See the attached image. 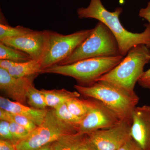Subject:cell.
<instances>
[{
	"label": "cell",
	"instance_id": "obj_1",
	"mask_svg": "<svg viewBox=\"0 0 150 150\" xmlns=\"http://www.w3.org/2000/svg\"><path fill=\"white\" fill-rule=\"evenodd\" d=\"M123 12L121 7L116 8L113 12L108 11L101 0H91L88 6L78 9V17L93 18L104 23L110 30L118 43L120 54L124 56L131 48L139 45H144L150 48V25H145V30L135 33L125 29L120 22L119 16Z\"/></svg>",
	"mask_w": 150,
	"mask_h": 150
},
{
	"label": "cell",
	"instance_id": "obj_2",
	"mask_svg": "<svg viewBox=\"0 0 150 150\" xmlns=\"http://www.w3.org/2000/svg\"><path fill=\"white\" fill-rule=\"evenodd\" d=\"M74 87L80 94L101 101L121 121L131 125L133 112L139 101L136 93H131L103 81L88 86L76 85Z\"/></svg>",
	"mask_w": 150,
	"mask_h": 150
},
{
	"label": "cell",
	"instance_id": "obj_3",
	"mask_svg": "<svg viewBox=\"0 0 150 150\" xmlns=\"http://www.w3.org/2000/svg\"><path fill=\"white\" fill-rule=\"evenodd\" d=\"M150 61V48L144 45L134 46L118 65L96 81L107 82L133 93L136 83L144 72L145 65Z\"/></svg>",
	"mask_w": 150,
	"mask_h": 150
},
{
	"label": "cell",
	"instance_id": "obj_4",
	"mask_svg": "<svg viewBox=\"0 0 150 150\" xmlns=\"http://www.w3.org/2000/svg\"><path fill=\"white\" fill-rule=\"evenodd\" d=\"M124 56L96 57L83 59L72 64L56 65L40 71V74H58L74 78L81 86L96 82L101 76L110 71L124 59Z\"/></svg>",
	"mask_w": 150,
	"mask_h": 150
},
{
	"label": "cell",
	"instance_id": "obj_5",
	"mask_svg": "<svg viewBox=\"0 0 150 150\" xmlns=\"http://www.w3.org/2000/svg\"><path fill=\"white\" fill-rule=\"evenodd\" d=\"M119 56L121 55L115 36L106 25L98 21L91 34L58 65L69 64L89 58Z\"/></svg>",
	"mask_w": 150,
	"mask_h": 150
},
{
	"label": "cell",
	"instance_id": "obj_6",
	"mask_svg": "<svg viewBox=\"0 0 150 150\" xmlns=\"http://www.w3.org/2000/svg\"><path fill=\"white\" fill-rule=\"evenodd\" d=\"M79 133V128L59 118L54 108L48 109L42 124L15 145L16 150H35L62 136Z\"/></svg>",
	"mask_w": 150,
	"mask_h": 150
},
{
	"label": "cell",
	"instance_id": "obj_7",
	"mask_svg": "<svg viewBox=\"0 0 150 150\" xmlns=\"http://www.w3.org/2000/svg\"><path fill=\"white\" fill-rule=\"evenodd\" d=\"M93 30V28L83 30L66 35L49 30L48 44L41 61L40 71L58 65L68 58Z\"/></svg>",
	"mask_w": 150,
	"mask_h": 150
},
{
	"label": "cell",
	"instance_id": "obj_8",
	"mask_svg": "<svg viewBox=\"0 0 150 150\" xmlns=\"http://www.w3.org/2000/svg\"><path fill=\"white\" fill-rule=\"evenodd\" d=\"M92 100L91 108L80 123L79 133L88 134L97 130L109 129L122 121L101 101Z\"/></svg>",
	"mask_w": 150,
	"mask_h": 150
},
{
	"label": "cell",
	"instance_id": "obj_9",
	"mask_svg": "<svg viewBox=\"0 0 150 150\" xmlns=\"http://www.w3.org/2000/svg\"><path fill=\"white\" fill-rule=\"evenodd\" d=\"M131 125L121 121L109 129H101L87 134L98 150H117L132 139Z\"/></svg>",
	"mask_w": 150,
	"mask_h": 150
},
{
	"label": "cell",
	"instance_id": "obj_10",
	"mask_svg": "<svg viewBox=\"0 0 150 150\" xmlns=\"http://www.w3.org/2000/svg\"><path fill=\"white\" fill-rule=\"evenodd\" d=\"M49 32V30H33L25 35L6 38L1 42L26 53L32 60L41 62L47 48Z\"/></svg>",
	"mask_w": 150,
	"mask_h": 150
},
{
	"label": "cell",
	"instance_id": "obj_11",
	"mask_svg": "<svg viewBox=\"0 0 150 150\" xmlns=\"http://www.w3.org/2000/svg\"><path fill=\"white\" fill-rule=\"evenodd\" d=\"M38 75L25 77H15L8 71L0 68V89L14 101L26 104L28 92L33 86V80Z\"/></svg>",
	"mask_w": 150,
	"mask_h": 150
},
{
	"label": "cell",
	"instance_id": "obj_12",
	"mask_svg": "<svg viewBox=\"0 0 150 150\" xmlns=\"http://www.w3.org/2000/svg\"><path fill=\"white\" fill-rule=\"evenodd\" d=\"M132 139L143 150H150V105L137 106L132 115Z\"/></svg>",
	"mask_w": 150,
	"mask_h": 150
},
{
	"label": "cell",
	"instance_id": "obj_13",
	"mask_svg": "<svg viewBox=\"0 0 150 150\" xmlns=\"http://www.w3.org/2000/svg\"><path fill=\"white\" fill-rule=\"evenodd\" d=\"M0 108L8 112L26 117L37 126H40L43 123L48 111L47 109L40 110L28 107L25 104L11 101L2 96L0 97Z\"/></svg>",
	"mask_w": 150,
	"mask_h": 150
},
{
	"label": "cell",
	"instance_id": "obj_14",
	"mask_svg": "<svg viewBox=\"0 0 150 150\" xmlns=\"http://www.w3.org/2000/svg\"><path fill=\"white\" fill-rule=\"evenodd\" d=\"M40 90L45 97L47 106L54 109L60 105L65 103L68 100L80 96V93L78 91H69L65 89Z\"/></svg>",
	"mask_w": 150,
	"mask_h": 150
},
{
	"label": "cell",
	"instance_id": "obj_15",
	"mask_svg": "<svg viewBox=\"0 0 150 150\" xmlns=\"http://www.w3.org/2000/svg\"><path fill=\"white\" fill-rule=\"evenodd\" d=\"M41 62L31 60L27 62L17 63L8 71L15 77L21 78L38 74L41 70Z\"/></svg>",
	"mask_w": 150,
	"mask_h": 150
},
{
	"label": "cell",
	"instance_id": "obj_16",
	"mask_svg": "<svg viewBox=\"0 0 150 150\" xmlns=\"http://www.w3.org/2000/svg\"><path fill=\"white\" fill-rule=\"evenodd\" d=\"M86 135L79 132L62 136L53 142V150H77Z\"/></svg>",
	"mask_w": 150,
	"mask_h": 150
},
{
	"label": "cell",
	"instance_id": "obj_17",
	"mask_svg": "<svg viewBox=\"0 0 150 150\" xmlns=\"http://www.w3.org/2000/svg\"><path fill=\"white\" fill-rule=\"evenodd\" d=\"M0 59H6L16 63L32 60L28 54L7 46L1 42H0Z\"/></svg>",
	"mask_w": 150,
	"mask_h": 150
},
{
	"label": "cell",
	"instance_id": "obj_18",
	"mask_svg": "<svg viewBox=\"0 0 150 150\" xmlns=\"http://www.w3.org/2000/svg\"><path fill=\"white\" fill-rule=\"evenodd\" d=\"M79 97L73 98L66 102L68 109L73 114L83 118L89 111L92 105L93 100L80 99Z\"/></svg>",
	"mask_w": 150,
	"mask_h": 150
},
{
	"label": "cell",
	"instance_id": "obj_19",
	"mask_svg": "<svg viewBox=\"0 0 150 150\" xmlns=\"http://www.w3.org/2000/svg\"><path fill=\"white\" fill-rule=\"evenodd\" d=\"M0 120L8 122H15L27 129L30 133L35 130L38 126L26 117L19 114L12 113L1 108L0 109Z\"/></svg>",
	"mask_w": 150,
	"mask_h": 150
},
{
	"label": "cell",
	"instance_id": "obj_20",
	"mask_svg": "<svg viewBox=\"0 0 150 150\" xmlns=\"http://www.w3.org/2000/svg\"><path fill=\"white\" fill-rule=\"evenodd\" d=\"M32 29L18 25L13 27L1 21L0 23V41L6 38L17 37L30 33L33 31Z\"/></svg>",
	"mask_w": 150,
	"mask_h": 150
},
{
	"label": "cell",
	"instance_id": "obj_21",
	"mask_svg": "<svg viewBox=\"0 0 150 150\" xmlns=\"http://www.w3.org/2000/svg\"><path fill=\"white\" fill-rule=\"evenodd\" d=\"M27 102L30 107L35 109L44 110L47 107L45 97L41 90L32 86L28 92Z\"/></svg>",
	"mask_w": 150,
	"mask_h": 150
},
{
	"label": "cell",
	"instance_id": "obj_22",
	"mask_svg": "<svg viewBox=\"0 0 150 150\" xmlns=\"http://www.w3.org/2000/svg\"><path fill=\"white\" fill-rule=\"evenodd\" d=\"M57 116L62 121L79 128L82 118L73 114L68 109L66 103L54 108Z\"/></svg>",
	"mask_w": 150,
	"mask_h": 150
},
{
	"label": "cell",
	"instance_id": "obj_23",
	"mask_svg": "<svg viewBox=\"0 0 150 150\" xmlns=\"http://www.w3.org/2000/svg\"><path fill=\"white\" fill-rule=\"evenodd\" d=\"M9 123L10 130L13 137L15 145L18 142L25 139L30 133L27 129L17 123L14 122Z\"/></svg>",
	"mask_w": 150,
	"mask_h": 150
},
{
	"label": "cell",
	"instance_id": "obj_24",
	"mask_svg": "<svg viewBox=\"0 0 150 150\" xmlns=\"http://www.w3.org/2000/svg\"><path fill=\"white\" fill-rule=\"evenodd\" d=\"M10 123L8 121H0V137L1 139L9 141L15 145L13 137L9 128Z\"/></svg>",
	"mask_w": 150,
	"mask_h": 150
},
{
	"label": "cell",
	"instance_id": "obj_25",
	"mask_svg": "<svg viewBox=\"0 0 150 150\" xmlns=\"http://www.w3.org/2000/svg\"><path fill=\"white\" fill-rule=\"evenodd\" d=\"M77 150H98L96 146L86 134Z\"/></svg>",
	"mask_w": 150,
	"mask_h": 150
},
{
	"label": "cell",
	"instance_id": "obj_26",
	"mask_svg": "<svg viewBox=\"0 0 150 150\" xmlns=\"http://www.w3.org/2000/svg\"><path fill=\"white\" fill-rule=\"evenodd\" d=\"M141 87L147 89L150 91V69L144 71L138 81Z\"/></svg>",
	"mask_w": 150,
	"mask_h": 150
},
{
	"label": "cell",
	"instance_id": "obj_27",
	"mask_svg": "<svg viewBox=\"0 0 150 150\" xmlns=\"http://www.w3.org/2000/svg\"><path fill=\"white\" fill-rule=\"evenodd\" d=\"M117 150H143L133 139L129 140Z\"/></svg>",
	"mask_w": 150,
	"mask_h": 150
},
{
	"label": "cell",
	"instance_id": "obj_28",
	"mask_svg": "<svg viewBox=\"0 0 150 150\" xmlns=\"http://www.w3.org/2000/svg\"><path fill=\"white\" fill-rule=\"evenodd\" d=\"M139 16L140 17L147 21L150 25V1L148 3L146 8L140 9Z\"/></svg>",
	"mask_w": 150,
	"mask_h": 150
},
{
	"label": "cell",
	"instance_id": "obj_29",
	"mask_svg": "<svg viewBox=\"0 0 150 150\" xmlns=\"http://www.w3.org/2000/svg\"><path fill=\"white\" fill-rule=\"evenodd\" d=\"M17 63H18L6 59H0V68L8 71Z\"/></svg>",
	"mask_w": 150,
	"mask_h": 150
},
{
	"label": "cell",
	"instance_id": "obj_30",
	"mask_svg": "<svg viewBox=\"0 0 150 150\" xmlns=\"http://www.w3.org/2000/svg\"><path fill=\"white\" fill-rule=\"evenodd\" d=\"M0 150H16L15 145L9 141L0 140Z\"/></svg>",
	"mask_w": 150,
	"mask_h": 150
},
{
	"label": "cell",
	"instance_id": "obj_31",
	"mask_svg": "<svg viewBox=\"0 0 150 150\" xmlns=\"http://www.w3.org/2000/svg\"><path fill=\"white\" fill-rule=\"evenodd\" d=\"M53 142L49 143L35 150H53Z\"/></svg>",
	"mask_w": 150,
	"mask_h": 150
}]
</instances>
